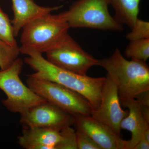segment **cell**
<instances>
[{"instance_id":"1","label":"cell","mask_w":149,"mask_h":149,"mask_svg":"<svg viewBox=\"0 0 149 149\" xmlns=\"http://www.w3.org/2000/svg\"><path fill=\"white\" fill-rule=\"evenodd\" d=\"M20 53L27 56L24 62L35 71L33 77L58 83L79 93L91 104L93 110L100 105L106 77H93L68 71L56 66L33 49L19 47Z\"/></svg>"},{"instance_id":"2","label":"cell","mask_w":149,"mask_h":149,"mask_svg":"<svg viewBox=\"0 0 149 149\" xmlns=\"http://www.w3.org/2000/svg\"><path fill=\"white\" fill-rule=\"evenodd\" d=\"M117 88L120 104L149 91V68L146 62L128 60L118 49L109 57L99 60Z\"/></svg>"},{"instance_id":"3","label":"cell","mask_w":149,"mask_h":149,"mask_svg":"<svg viewBox=\"0 0 149 149\" xmlns=\"http://www.w3.org/2000/svg\"><path fill=\"white\" fill-rule=\"evenodd\" d=\"M109 0H77L60 13L70 28L120 32L123 26L111 15Z\"/></svg>"},{"instance_id":"4","label":"cell","mask_w":149,"mask_h":149,"mask_svg":"<svg viewBox=\"0 0 149 149\" xmlns=\"http://www.w3.org/2000/svg\"><path fill=\"white\" fill-rule=\"evenodd\" d=\"M69 28L60 13L46 14L29 22L22 28L21 47L45 53L68 33Z\"/></svg>"},{"instance_id":"5","label":"cell","mask_w":149,"mask_h":149,"mask_svg":"<svg viewBox=\"0 0 149 149\" xmlns=\"http://www.w3.org/2000/svg\"><path fill=\"white\" fill-rule=\"evenodd\" d=\"M24 62L18 58L8 68L0 70V90L7 98L2 103L8 110L21 114L47 102L22 82L19 75Z\"/></svg>"},{"instance_id":"6","label":"cell","mask_w":149,"mask_h":149,"mask_svg":"<svg viewBox=\"0 0 149 149\" xmlns=\"http://www.w3.org/2000/svg\"><path fill=\"white\" fill-rule=\"evenodd\" d=\"M27 86L47 102L73 115L91 116L93 108L82 95L63 85L28 75Z\"/></svg>"},{"instance_id":"7","label":"cell","mask_w":149,"mask_h":149,"mask_svg":"<svg viewBox=\"0 0 149 149\" xmlns=\"http://www.w3.org/2000/svg\"><path fill=\"white\" fill-rule=\"evenodd\" d=\"M45 54L46 59L51 63L81 75H87L91 68L99 65V59L83 50L68 33Z\"/></svg>"},{"instance_id":"8","label":"cell","mask_w":149,"mask_h":149,"mask_svg":"<svg viewBox=\"0 0 149 149\" xmlns=\"http://www.w3.org/2000/svg\"><path fill=\"white\" fill-rule=\"evenodd\" d=\"M20 115L19 123L23 128L39 127L61 130L75 122L74 115L47 102Z\"/></svg>"},{"instance_id":"9","label":"cell","mask_w":149,"mask_h":149,"mask_svg":"<svg viewBox=\"0 0 149 149\" xmlns=\"http://www.w3.org/2000/svg\"><path fill=\"white\" fill-rule=\"evenodd\" d=\"M128 112L121 108L116 86L107 74L100 103L96 109L92 111L91 116L120 136V123L127 116Z\"/></svg>"},{"instance_id":"10","label":"cell","mask_w":149,"mask_h":149,"mask_svg":"<svg viewBox=\"0 0 149 149\" xmlns=\"http://www.w3.org/2000/svg\"><path fill=\"white\" fill-rule=\"evenodd\" d=\"M74 125L87 134L101 149H127L123 140L108 126L90 116L74 115Z\"/></svg>"},{"instance_id":"11","label":"cell","mask_w":149,"mask_h":149,"mask_svg":"<svg viewBox=\"0 0 149 149\" xmlns=\"http://www.w3.org/2000/svg\"><path fill=\"white\" fill-rule=\"evenodd\" d=\"M60 130L32 127L24 128L18 143L25 149H56L63 139Z\"/></svg>"},{"instance_id":"12","label":"cell","mask_w":149,"mask_h":149,"mask_svg":"<svg viewBox=\"0 0 149 149\" xmlns=\"http://www.w3.org/2000/svg\"><path fill=\"white\" fill-rule=\"evenodd\" d=\"M120 104L128 109V115L120 123V129L128 130L131 133V139L127 141V149H133L144 132L149 128V121L144 116L136 99H130Z\"/></svg>"},{"instance_id":"13","label":"cell","mask_w":149,"mask_h":149,"mask_svg":"<svg viewBox=\"0 0 149 149\" xmlns=\"http://www.w3.org/2000/svg\"><path fill=\"white\" fill-rule=\"evenodd\" d=\"M13 17L11 20L14 34L18 36L24 25L33 19L54 11L58 10L62 6L44 7L37 5L33 0H11Z\"/></svg>"},{"instance_id":"14","label":"cell","mask_w":149,"mask_h":149,"mask_svg":"<svg viewBox=\"0 0 149 149\" xmlns=\"http://www.w3.org/2000/svg\"><path fill=\"white\" fill-rule=\"evenodd\" d=\"M142 0H109L115 11L114 18L120 24L131 28L139 18Z\"/></svg>"},{"instance_id":"15","label":"cell","mask_w":149,"mask_h":149,"mask_svg":"<svg viewBox=\"0 0 149 149\" xmlns=\"http://www.w3.org/2000/svg\"><path fill=\"white\" fill-rule=\"evenodd\" d=\"M124 53L128 58L146 62L149 58V38L130 41Z\"/></svg>"},{"instance_id":"16","label":"cell","mask_w":149,"mask_h":149,"mask_svg":"<svg viewBox=\"0 0 149 149\" xmlns=\"http://www.w3.org/2000/svg\"><path fill=\"white\" fill-rule=\"evenodd\" d=\"M20 53L18 46H11L0 40V68H8L19 58Z\"/></svg>"},{"instance_id":"17","label":"cell","mask_w":149,"mask_h":149,"mask_svg":"<svg viewBox=\"0 0 149 149\" xmlns=\"http://www.w3.org/2000/svg\"><path fill=\"white\" fill-rule=\"evenodd\" d=\"M0 40L13 46H18L11 21L0 7Z\"/></svg>"},{"instance_id":"18","label":"cell","mask_w":149,"mask_h":149,"mask_svg":"<svg viewBox=\"0 0 149 149\" xmlns=\"http://www.w3.org/2000/svg\"><path fill=\"white\" fill-rule=\"evenodd\" d=\"M131 31L126 35L129 41L149 38V22L138 18L130 28Z\"/></svg>"},{"instance_id":"19","label":"cell","mask_w":149,"mask_h":149,"mask_svg":"<svg viewBox=\"0 0 149 149\" xmlns=\"http://www.w3.org/2000/svg\"><path fill=\"white\" fill-rule=\"evenodd\" d=\"M61 132L63 139L57 146L56 149H77L76 130L69 126L62 129Z\"/></svg>"},{"instance_id":"20","label":"cell","mask_w":149,"mask_h":149,"mask_svg":"<svg viewBox=\"0 0 149 149\" xmlns=\"http://www.w3.org/2000/svg\"><path fill=\"white\" fill-rule=\"evenodd\" d=\"M76 142L77 149H101L85 132L76 129Z\"/></svg>"},{"instance_id":"21","label":"cell","mask_w":149,"mask_h":149,"mask_svg":"<svg viewBox=\"0 0 149 149\" xmlns=\"http://www.w3.org/2000/svg\"><path fill=\"white\" fill-rule=\"evenodd\" d=\"M140 106L149 107V91L142 92L135 98Z\"/></svg>"},{"instance_id":"22","label":"cell","mask_w":149,"mask_h":149,"mask_svg":"<svg viewBox=\"0 0 149 149\" xmlns=\"http://www.w3.org/2000/svg\"><path fill=\"white\" fill-rule=\"evenodd\" d=\"M149 142L142 137L140 141L136 144L133 149H149Z\"/></svg>"},{"instance_id":"23","label":"cell","mask_w":149,"mask_h":149,"mask_svg":"<svg viewBox=\"0 0 149 149\" xmlns=\"http://www.w3.org/2000/svg\"><path fill=\"white\" fill-rule=\"evenodd\" d=\"M142 137L148 142H149V128H148L144 132Z\"/></svg>"},{"instance_id":"24","label":"cell","mask_w":149,"mask_h":149,"mask_svg":"<svg viewBox=\"0 0 149 149\" xmlns=\"http://www.w3.org/2000/svg\"><path fill=\"white\" fill-rule=\"evenodd\" d=\"M60 1H64L65 0H60Z\"/></svg>"}]
</instances>
